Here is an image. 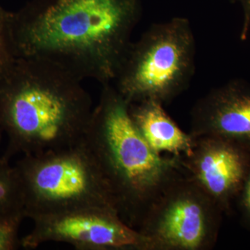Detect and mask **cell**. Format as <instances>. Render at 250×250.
Listing matches in <instances>:
<instances>
[{
    "label": "cell",
    "instance_id": "6da1fadb",
    "mask_svg": "<svg viewBox=\"0 0 250 250\" xmlns=\"http://www.w3.org/2000/svg\"><path fill=\"white\" fill-rule=\"evenodd\" d=\"M138 0H42L10 14L15 58L112 83L139 22Z\"/></svg>",
    "mask_w": 250,
    "mask_h": 250
},
{
    "label": "cell",
    "instance_id": "7a4b0ae2",
    "mask_svg": "<svg viewBox=\"0 0 250 250\" xmlns=\"http://www.w3.org/2000/svg\"><path fill=\"white\" fill-rule=\"evenodd\" d=\"M82 80L35 59L17 58L0 75V126L4 156L34 155L75 146L93 108Z\"/></svg>",
    "mask_w": 250,
    "mask_h": 250
},
{
    "label": "cell",
    "instance_id": "3957f363",
    "mask_svg": "<svg viewBox=\"0 0 250 250\" xmlns=\"http://www.w3.org/2000/svg\"><path fill=\"white\" fill-rule=\"evenodd\" d=\"M103 85L83 141L109 186L121 218L138 230L152 205L185 174L179 156L153 150L113 83Z\"/></svg>",
    "mask_w": 250,
    "mask_h": 250
},
{
    "label": "cell",
    "instance_id": "277c9868",
    "mask_svg": "<svg viewBox=\"0 0 250 250\" xmlns=\"http://www.w3.org/2000/svg\"><path fill=\"white\" fill-rule=\"evenodd\" d=\"M15 166L26 218L85 208L118 211L109 186L83 139L71 147L22 156Z\"/></svg>",
    "mask_w": 250,
    "mask_h": 250
},
{
    "label": "cell",
    "instance_id": "5b68a950",
    "mask_svg": "<svg viewBox=\"0 0 250 250\" xmlns=\"http://www.w3.org/2000/svg\"><path fill=\"white\" fill-rule=\"evenodd\" d=\"M195 36L185 18L153 24L131 42L113 81L129 103H170L187 89L195 70Z\"/></svg>",
    "mask_w": 250,
    "mask_h": 250
},
{
    "label": "cell",
    "instance_id": "8992f818",
    "mask_svg": "<svg viewBox=\"0 0 250 250\" xmlns=\"http://www.w3.org/2000/svg\"><path fill=\"white\" fill-rule=\"evenodd\" d=\"M223 212L185 174L152 205L138 231L150 250H210L216 244Z\"/></svg>",
    "mask_w": 250,
    "mask_h": 250
},
{
    "label": "cell",
    "instance_id": "52a82bcc",
    "mask_svg": "<svg viewBox=\"0 0 250 250\" xmlns=\"http://www.w3.org/2000/svg\"><path fill=\"white\" fill-rule=\"evenodd\" d=\"M32 220L34 228L21 239L25 249L58 242L78 250H150L147 238L113 208H85Z\"/></svg>",
    "mask_w": 250,
    "mask_h": 250
},
{
    "label": "cell",
    "instance_id": "ba28073f",
    "mask_svg": "<svg viewBox=\"0 0 250 250\" xmlns=\"http://www.w3.org/2000/svg\"><path fill=\"white\" fill-rule=\"evenodd\" d=\"M179 159L186 175L229 214L250 170L249 151L226 140L202 136Z\"/></svg>",
    "mask_w": 250,
    "mask_h": 250
},
{
    "label": "cell",
    "instance_id": "9c48e42d",
    "mask_svg": "<svg viewBox=\"0 0 250 250\" xmlns=\"http://www.w3.org/2000/svg\"><path fill=\"white\" fill-rule=\"evenodd\" d=\"M190 134L226 140L250 152V83L231 80L200 98L190 113Z\"/></svg>",
    "mask_w": 250,
    "mask_h": 250
},
{
    "label": "cell",
    "instance_id": "30bf717a",
    "mask_svg": "<svg viewBox=\"0 0 250 250\" xmlns=\"http://www.w3.org/2000/svg\"><path fill=\"white\" fill-rule=\"evenodd\" d=\"M130 116L153 150L187 156L192 152L196 139L184 132L166 113L164 104L154 100L129 103Z\"/></svg>",
    "mask_w": 250,
    "mask_h": 250
},
{
    "label": "cell",
    "instance_id": "8fae6325",
    "mask_svg": "<svg viewBox=\"0 0 250 250\" xmlns=\"http://www.w3.org/2000/svg\"><path fill=\"white\" fill-rule=\"evenodd\" d=\"M25 217L22 187L16 166L10 159L0 157V218ZM26 218V217H25Z\"/></svg>",
    "mask_w": 250,
    "mask_h": 250
},
{
    "label": "cell",
    "instance_id": "7c38bea8",
    "mask_svg": "<svg viewBox=\"0 0 250 250\" xmlns=\"http://www.w3.org/2000/svg\"><path fill=\"white\" fill-rule=\"evenodd\" d=\"M24 218L22 215L0 218V250H14L22 247L19 229Z\"/></svg>",
    "mask_w": 250,
    "mask_h": 250
},
{
    "label": "cell",
    "instance_id": "4fadbf2b",
    "mask_svg": "<svg viewBox=\"0 0 250 250\" xmlns=\"http://www.w3.org/2000/svg\"><path fill=\"white\" fill-rule=\"evenodd\" d=\"M10 14L0 6V75L16 59L10 34Z\"/></svg>",
    "mask_w": 250,
    "mask_h": 250
},
{
    "label": "cell",
    "instance_id": "5bb4252c",
    "mask_svg": "<svg viewBox=\"0 0 250 250\" xmlns=\"http://www.w3.org/2000/svg\"><path fill=\"white\" fill-rule=\"evenodd\" d=\"M237 201L242 225L250 230V170Z\"/></svg>",
    "mask_w": 250,
    "mask_h": 250
},
{
    "label": "cell",
    "instance_id": "9a60e30c",
    "mask_svg": "<svg viewBox=\"0 0 250 250\" xmlns=\"http://www.w3.org/2000/svg\"><path fill=\"white\" fill-rule=\"evenodd\" d=\"M233 2L241 6L242 13H243V22L240 39L245 41L248 39L250 34V0H231Z\"/></svg>",
    "mask_w": 250,
    "mask_h": 250
},
{
    "label": "cell",
    "instance_id": "2e32d148",
    "mask_svg": "<svg viewBox=\"0 0 250 250\" xmlns=\"http://www.w3.org/2000/svg\"><path fill=\"white\" fill-rule=\"evenodd\" d=\"M3 131L2 129H1V126H0V142H1V136H2Z\"/></svg>",
    "mask_w": 250,
    "mask_h": 250
}]
</instances>
